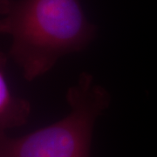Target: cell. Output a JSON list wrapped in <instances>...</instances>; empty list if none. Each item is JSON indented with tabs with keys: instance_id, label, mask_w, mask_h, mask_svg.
Segmentation results:
<instances>
[{
	"instance_id": "6da1fadb",
	"label": "cell",
	"mask_w": 157,
	"mask_h": 157,
	"mask_svg": "<svg viewBox=\"0 0 157 157\" xmlns=\"http://www.w3.org/2000/svg\"><path fill=\"white\" fill-rule=\"evenodd\" d=\"M0 32L12 39L9 56L28 81L95 37L78 0H0Z\"/></svg>"
},
{
	"instance_id": "7a4b0ae2",
	"label": "cell",
	"mask_w": 157,
	"mask_h": 157,
	"mask_svg": "<svg viewBox=\"0 0 157 157\" xmlns=\"http://www.w3.org/2000/svg\"><path fill=\"white\" fill-rule=\"evenodd\" d=\"M71 111L60 121L20 137L1 131L0 157H90L96 119L109 107L111 96L82 73L67 93Z\"/></svg>"
},
{
	"instance_id": "3957f363",
	"label": "cell",
	"mask_w": 157,
	"mask_h": 157,
	"mask_svg": "<svg viewBox=\"0 0 157 157\" xmlns=\"http://www.w3.org/2000/svg\"><path fill=\"white\" fill-rule=\"evenodd\" d=\"M6 56L0 59V129L5 131L21 127L27 122L31 113L28 101L15 96L7 82L6 74Z\"/></svg>"
}]
</instances>
